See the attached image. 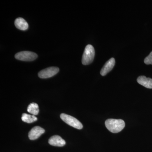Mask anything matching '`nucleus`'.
<instances>
[{"label": "nucleus", "instance_id": "f03ea898", "mask_svg": "<svg viewBox=\"0 0 152 152\" xmlns=\"http://www.w3.org/2000/svg\"><path fill=\"white\" fill-rule=\"evenodd\" d=\"M95 54V50L94 47L90 45L86 46L82 57V62L83 64L87 65L92 63Z\"/></svg>", "mask_w": 152, "mask_h": 152}, {"label": "nucleus", "instance_id": "0eeeda50", "mask_svg": "<svg viewBox=\"0 0 152 152\" xmlns=\"http://www.w3.org/2000/svg\"><path fill=\"white\" fill-rule=\"evenodd\" d=\"M115 63V61L114 58H111L109 60L102 68L100 72L101 75L104 76L108 73L114 68Z\"/></svg>", "mask_w": 152, "mask_h": 152}, {"label": "nucleus", "instance_id": "20e7f679", "mask_svg": "<svg viewBox=\"0 0 152 152\" xmlns=\"http://www.w3.org/2000/svg\"><path fill=\"white\" fill-rule=\"evenodd\" d=\"M37 57V55L36 53L27 51L19 52L15 55V58L16 59L24 61H34Z\"/></svg>", "mask_w": 152, "mask_h": 152}, {"label": "nucleus", "instance_id": "f257e3e1", "mask_svg": "<svg viewBox=\"0 0 152 152\" xmlns=\"http://www.w3.org/2000/svg\"><path fill=\"white\" fill-rule=\"evenodd\" d=\"M105 124L107 129L113 133L119 132L125 126V122L121 119H109L106 120Z\"/></svg>", "mask_w": 152, "mask_h": 152}, {"label": "nucleus", "instance_id": "9b49d317", "mask_svg": "<svg viewBox=\"0 0 152 152\" xmlns=\"http://www.w3.org/2000/svg\"><path fill=\"white\" fill-rule=\"evenodd\" d=\"M22 120L24 122L31 124L36 121L37 120V118L34 115L23 113L22 115Z\"/></svg>", "mask_w": 152, "mask_h": 152}, {"label": "nucleus", "instance_id": "423d86ee", "mask_svg": "<svg viewBox=\"0 0 152 152\" xmlns=\"http://www.w3.org/2000/svg\"><path fill=\"white\" fill-rule=\"evenodd\" d=\"M45 130L41 127L35 126L32 128L28 134L29 138L34 140L39 138L41 135L45 133Z\"/></svg>", "mask_w": 152, "mask_h": 152}, {"label": "nucleus", "instance_id": "9d476101", "mask_svg": "<svg viewBox=\"0 0 152 152\" xmlns=\"http://www.w3.org/2000/svg\"><path fill=\"white\" fill-rule=\"evenodd\" d=\"M15 25L17 28L22 31H26L28 28V24L27 22L21 18H18L16 19Z\"/></svg>", "mask_w": 152, "mask_h": 152}, {"label": "nucleus", "instance_id": "1a4fd4ad", "mask_svg": "<svg viewBox=\"0 0 152 152\" xmlns=\"http://www.w3.org/2000/svg\"><path fill=\"white\" fill-rule=\"evenodd\" d=\"M137 81L139 84L145 88H152V79L150 78H147L144 76H140L137 79Z\"/></svg>", "mask_w": 152, "mask_h": 152}, {"label": "nucleus", "instance_id": "f8f14e48", "mask_svg": "<svg viewBox=\"0 0 152 152\" xmlns=\"http://www.w3.org/2000/svg\"><path fill=\"white\" fill-rule=\"evenodd\" d=\"M27 111L34 115H37L39 113V106L35 103L30 104L28 106Z\"/></svg>", "mask_w": 152, "mask_h": 152}, {"label": "nucleus", "instance_id": "ddd939ff", "mask_svg": "<svg viewBox=\"0 0 152 152\" xmlns=\"http://www.w3.org/2000/svg\"><path fill=\"white\" fill-rule=\"evenodd\" d=\"M144 62L146 64H152V51L150 53V55L145 58Z\"/></svg>", "mask_w": 152, "mask_h": 152}, {"label": "nucleus", "instance_id": "39448f33", "mask_svg": "<svg viewBox=\"0 0 152 152\" xmlns=\"http://www.w3.org/2000/svg\"><path fill=\"white\" fill-rule=\"evenodd\" d=\"M59 71V69L57 67H50L39 72L38 76L41 78H48L56 75Z\"/></svg>", "mask_w": 152, "mask_h": 152}, {"label": "nucleus", "instance_id": "7ed1b4c3", "mask_svg": "<svg viewBox=\"0 0 152 152\" xmlns=\"http://www.w3.org/2000/svg\"><path fill=\"white\" fill-rule=\"evenodd\" d=\"M60 117L63 121L71 126L78 129H83V126L81 123L76 118L64 113L61 114Z\"/></svg>", "mask_w": 152, "mask_h": 152}, {"label": "nucleus", "instance_id": "6e6552de", "mask_svg": "<svg viewBox=\"0 0 152 152\" xmlns=\"http://www.w3.org/2000/svg\"><path fill=\"white\" fill-rule=\"evenodd\" d=\"M48 142L50 145L54 146L63 147L66 144L65 141L58 135L51 137L49 140Z\"/></svg>", "mask_w": 152, "mask_h": 152}]
</instances>
